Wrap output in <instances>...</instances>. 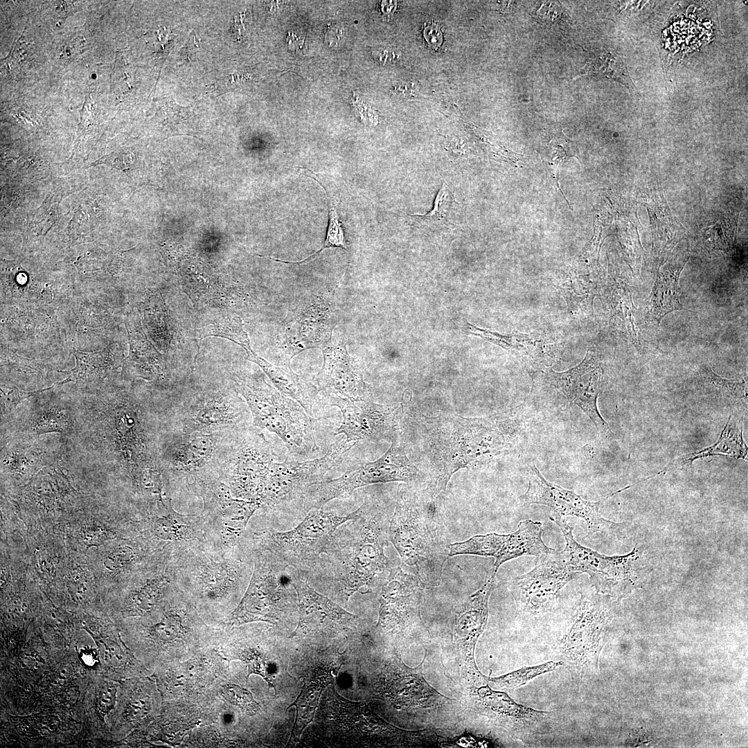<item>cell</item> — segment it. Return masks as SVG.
Wrapping results in <instances>:
<instances>
[{"label": "cell", "mask_w": 748, "mask_h": 748, "mask_svg": "<svg viewBox=\"0 0 748 748\" xmlns=\"http://www.w3.org/2000/svg\"><path fill=\"white\" fill-rule=\"evenodd\" d=\"M358 515L339 526L325 553L301 578L321 583L344 603L355 592L371 591L393 567L384 553L392 516L389 506L372 497Z\"/></svg>", "instance_id": "obj_1"}, {"label": "cell", "mask_w": 748, "mask_h": 748, "mask_svg": "<svg viewBox=\"0 0 748 748\" xmlns=\"http://www.w3.org/2000/svg\"><path fill=\"white\" fill-rule=\"evenodd\" d=\"M510 414L464 418L457 414L431 418L436 427L429 434L431 477L426 490L444 499L452 476L463 468L487 465L508 449L517 431Z\"/></svg>", "instance_id": "obj_2"}, {"label": "cell", "mask_w": 748, "mask_h": 748, "mask_svg": "<svg viewBox=\"0 0 748 748\" xmlns=\"http://www.w3.org/2000/svg\"><path fill=\"white\" fill-rule=\"evenodd\" d=\"M443 499L425 489H398L389 528V540L402 562L427 588L438 586L450 557L442 516Z\"/></svg>", "instance_id": "obj_3"}, {"label": "cell", "mask_w": 748, "mask_h": 748, "mask_svg": "<svg viewBox=\"0 0 748 748\" xmlns=\"http://www.w3.org/2000/svg\"><path fill=\"white\" fill-rule=\"evenodd\" d=\"M253 569L251 554L242 545L235 550L224 551L206 540L178 555L175 576L180 591L222 602L247 589Z\"/></svg>", "instance_id": "obj_4"}, {"label": "cell", "mask_w": 748, "mask_h": 748, "mask_svg": "<svg viewBox=\"0 0 748 748\" xmlns=\"http://www.w3.org/2000/svg\"><path fill=\"white\" fill-rule=\"evenodd\" d=\"M233 385L249 409L253 426L276 434L292 454L308 456L318 449L315 420L296 401L262 375L237 373Z\"/></svg>", "instance_id": "obj_5"}, {"label": "cell", "mask_w": 748, "mask_h": 748, "mask_svg": "<svg viewBox=\"0 0 748 748\" xmlns=\"http://www.w3.org/2000/svg\"><path fill=\"white\" fill-rule=\"evenodd\" d=\"M319 725L326 738L341 746H415L431 735L427 729L407 731L374 713L364 702L341 697L334 686L323 695Z\"/></svg>", "instance_id": "obj_6"}, {"label": "cell", "mask_w": 748, "mask_h": 748, "mask_svg": "<svg viewBox=\"0 0 748 748\" xmlns=\"http://www.w3.org/2000/svg\"><path fill=\"white\" fill-rule=\"evenodd\" d=\"M161 428L186 434H212L252 425L249 409L233 385H214L175 395L164 404Z\"/></svg>", "instance_id": "obj_7"}, {"label": "cell", "mask_w": 748, "mask_h": 748, "mask_svg": "<svg viewBox=\"0 0 748 748\" xmlns=\"http://www.w3.org/2000/svg\"><path fill=\"white\" fill-rule=\"evenodd\" d=\"M234 431L186 434L161 429L159 461L169 490L173 483L199 497L213 480L220 479L219 459Z\"/></svg>", "instance_id": "obj_8"}, {"label": "cell", "mask_w": 748, "mask_h": 748, "mask_svg": "<svg viewBox=\"0 0 748 748\" xmlns=\"http://www.w3.org/2000/svg\"><path fill=\"white\" fill-rule=\"evenodd\" d=\"M359 512L358 508L346 515H339L323 508H314L290 530L264 528L249 535L245 532L242 542L271 553L303 576L325 553L337 528L356 517Z\"/></svg>", "instance_id": "obj_9"}, {"label": "cell", "mask_w": 748, "mask_h": 748, "mask_svg": "<svg viewBox=\"0 0 748 748\" xmlns=\"http://www.w3.org/2000/svg\"><path fill=\"white\" fill-rule=\"evenodd\" d=\"M253 569L249 585L229 622L240 625L264 621L278 625L287 622L295 609L289 566L271 553L244 545Z\"/></svg>", "instance_id": "obj_10"}, {"label": "cell", "mask_w": 748, "mask_h": 748, "mask_svg": "<svg viewBox=\"0 0 748 748\" xmlns=\"http://www.w3.org/2000/svg\"><path fill=\"white\" fill-rule=\"evenodd\" d=\"M262 431L253 425L234 431L224 446L219 478L235 498L258 503L262 495L275 461L272 445Z\"/></svg>", "instance_id": "obj_11"}, {"label": "cell", "mask_w": 748, "mask_h": 748, "mask_svg": "<svg viewBox=\"0 0 748 748\" xmlns=\"http://www.w3.org/2000/svg\"><path fill=\"white\" fill-rule=\"evenodd\" d=\"M549 519L562 532L565 547L561 552L567 563L576 573L587 574L597 593L620 600L639 587L641 551L636 546L625 555L600 554L576 540L565 517L553 513Z\"/></svg>", "instance_id": "obj_12"}, {"label": "cell", "mask_w": 748, "mask_h": 748, "mask_svg": "<svg viewBox=\"0 0 748 748\" xmlns=\"http://www.w3.org/2000/svg\"><path fill=\"white\" fill-rule=\"evenodd\" d=\"M390 448L377 460L351 469L332 479H324L309 486L301 495L305 513L321 508L330 501L355 489L375 483L411 482L422 478V474L408 458L396 434Z\"/></svg>", "instance_id": "obj_13"}, {"label": "cell", "mask_w": 748, "mask_h": 748, "mask_svg": "<svg viewBox=\"0 0 748 748\" xmlns=\"http://www.w3.org/2000/svg\"><path fill=\"white\" fill-rule=\"evenodd\" d=\"M607 621V611L600 596L582 593L571 624L555 647L560 661L578 679L597 669L602 634Z\"/></svg>", "instance_id": "obj_14"}, {"label": "cell", "mask_w": 748, "mask_h": 748, "mask_svg": "<svg viewBox=\"0 0 748 748\" xmlns=\"http://www.w3.org/2000/svg\"><path fill=\"white\" fill-rule=\"evenodd\" d=\"M355 444L348 443L342 437L333 443L323 456L302 462L287 459L274 461L258 502L260 509L273 510L299 499L309 486L324 480L326 473L341 463L343 455Z\"/></svg>", "instance_id": "obj_15"}, {"label": "cell", "mask_w": 748, "mask_h": 748, "mask_svg": "<svg viewBox=\"0 0 748 748\" xmlns=\"http://www.w3.org/2000/svg\"><path fill=\"white\" fill-rule=\"evenodd\" d=\"M199 497L206 540L224 551L240 548L247 524L260 509L258 503L233 497L220 479L213 481Z\"/></svg>", "instance_id": "obj_16"}, {"label": "cell", "mask_w": 748, "mask_h": 748, "mask_svg": "<svg viewBox=\"0 0 748 748\" xmlns=\"http://www.w3.org/2000/svg\"><path fill=\"white\" fill-rule=\"evenodd\" d=\"M537 560L533 569L511 582L517 608L526 616H537L551 611L562 589L576 575L562 552L555 550Z\"/></svg>", "instance_id": "obj_17"}, {"label": "cell", "mask_w": 748, "mask_h": 748, "mask_svg": "<svg viewBox=\"0 0 748 748\" xmlns=\"http://www.w3.org/2000/svg\"><path fill=\"white\" fill-rule=\"evenodd\" d=\"M528 482L526 491L519 497L522 503L544 505L550 508L553 513L562 517L573 516L583 519L587 526V536L613 530L622 525L603 518L601 509L609 497L632 486H626L598 501H590L572 490L547 481L535 464L530 467Z\"/></svg>", "instance_id": "obj_18"}, {"label": "cell", "mask_w": 748, "mask_h": 748, "mask_svg": "<svg viewBox=\"0 0 748 748\" xmlns=\"http://www.w3.org/2000/svg\"><path fill=\"white\" fill-rule=\"evenodd\" d=\"M543 526L540 522L522 521L517 529L510 534L496 533L477 535L468 540L449 544V556L475 555L495 559V571L504 563L521 557L542 558L555 549L547 546L542 540Z\"/></svg>", "instance_id": "obj_19"}, {"label": "cell", "mask_w": 748, "mask_h": 748, "mask_svg": "<svg viewBox=\"0 0 748 748\" xmlns=\"http://www.w3.org/2000/svg\"><path fill=\"white\" fill-rule=\"evenodd\" d=\"M496 573L494 571L479 590L454 609V639L461 661L463 676L469 687L489 682L488 677L479 671L475 663L474 651L487 625L488 601L496 587Z\"/></svg>", "instance_id": "obj_20"}, {"label": "cell", "mask_w": 748, "mask_h": 748, "mask_svg": "<svg viewBox=\"0 0 748 748\" xmlns=\"http://www.w3.org/2000/svg\"><path fill=\"white\" fill-rule=\"evenodd\" d=\"M337 323L333 292L318 291L304 299L294 310L293 321L286 328L283 348L287 362L304 350L321 349L331 341Z\"/></svg>", "instance_id": "obj_21"}, {"label": "cell", "mask_w": 748, "mask_h": 748, "mask_svg": "<svg viewBox=\"0 0 748 748\" xmlns=\"http://www.w3.org/2000/svg\"><path fill=\"white\" fill-rule=\"evenodd\" d=\"M546 381L558 389L571 404L578 406L604 436L612 431L600 415L597 400L603 382V369L600 354L594 346H589L583 360L563 372L547 369Z\"/></svg>", "instance_id": "obj_22"}, {"label": "cell", "mask_w": 748, "mask_h": 748, "mask_svg": "<svg viewBox=\"0 0 748 748\" xmlns=\"http://www.w3.org/2000/svg\"><path fill=\"white\" fill-rule=\"evenodd\" d=\"M425 587L414 575L393 566L380 594L377 632L396 634L421 623L420 605Z\"/></svg>", "instance_id": "obj_23"}, {"label": "cell", "mask_w": 748, "mask_h": 748, "mask_svg": "<svg viewBox=\"0 0 748 748\" xmlns=\"http://www.w3.org/2000/svg\"><path fill=\"white\" fill-rule=\"evenodd\" d=\"M468 695L477 712L519 739L541 733L553 720L551 712L519 704L488 683L469 687Z\"/></svg>", "instance_id": "obj_24"}, {"label": "cell", "mask_w": 748, "mask_h": 748, "mask_svg": "<svg viewBox=\"0 0 748 748\" xmlns=\"http://www.w3.org/2000/svg\"><path fill=\"white\" fill-rule=\"evenodd\" d=\"M297 595L299 621L291 637L309 634H332L355 627L359 618L319 593L297 571L289 567Z\"/></svg>", "instance_id": "obj_25"}, {"label": "cell", "mask_w": 748, "mask_h": 748, "mask_svg": "<svg viewBox=\"0 0 748 748\" xmlns=\"http://www.w3.org/2000/svg\"><path fill=\"white\" fill-rule=\"evenodd\" d=\"M425 650L422 661L416 667L407 666L398 657L385 668L380 679L378 691L398 709L438 708L454 701L440 693L425 680L422 673L427 657V650Z\"/></svg>", "instance_id": "obj_26"}, {"label": "cell", "mask_w": 748, "mask_h": 748, "mask_svg": "<svg viewBox=\"0 0 748 748\" xmlns=\"http://www.w3.org/2000/svg\"><path fill=\"white\" fill-rule=\"evenodd\" d=\"M341 412L342 420L335 434H343L348 443L377 441L395 435L394 413L386 406L373 402V397L355 400H332Z\"/></svg>", "instance_id": "obj_27"}, {"label": "cell", "mask_w": 748, "mask_h": 748, "mask_svg": "<svg viewBox=\"0 0 748 748\" xmlns=\"http://www.w3.org/2000/svg\"><path fill=\"white\" fill-rule=\"evenodd\" d=\"M323 365L314 377L319 391L329 395L331 400H350L373 397L369 386L363 380L362 372L349 355L346 344L330 341L321 349Z\"/></svg>", "instance_id": "obj_28"}, {"label": "cell", "mask_w": 748, "mask_h": 748, "mask_svg": "<svg viewBox=\"0 0 748 748\" xmlns=\"http://www.w3.org/2000/svg\"><path fill=\"white\" fill-rule=\"evenodd\" d=\"M150 533L163 549L175 557L193 544L206 540L202 515H184L175 511L170 496L157 501L153 507Z\"/></svg>", "instance_id": "obj_29"}, {"label": "cell", "mask_w": 748, "mask_h": 748, "mask_svg": "<svg viewBox=\"0 0 748 748\" xmlns=\"http://www.w3.org/2000/svg\"><path fill=\"white\" fill-rule=\"evenodd\" d=\"M469 328L474 335L515 355L531 376L538 372L546 371L557 359L558 348L555 344L544 336L517 332L502 335L470 324Z\"/></svg>", "instance_id": "obj_30"}, {"label": "cell", "mask_w": 748, "mask_h": 748, "mask_svg": "<svg viewBox=\"0 0 748 748\" xmlns=\"http://www.w3.org/2000/svg\"><path fill=\"white\" fill-rule=\"evenodd\" d=\"M239 345L245 350L246 359L259 366L278 391L296 401L310 416H314L313 409L319 392L315 385L293 372L290 366H277L258 355L251 349L249 337L242 339Z\"/></svg>", "instance_id": "obj_31"}, {"label": "cell", "mask_w": 748, "mask_h": 748, "mask_svg": "<svg viewBox=\"0 0 748 748\" xmlns=\"http://www.w3.org/2000/svg\"><path fill=\"white\" fill-rule=\"evenodd\" d=\"M610 313V322L627 337L639 353L643 351V339L636 322L635 308L631 292L620 280L614 279L603 295Z\"/></svg>", "instance_id": "obj_32"}, {"label": "cell", "mask_w": 748, "mask_h": 748, "mask_svg": "<svg viewBox=\"0 0 748 748\" xmlns=\"http://www.w3.org/2000/svg\"><path fill=\"white\" fill-rule=\"evenodd\" d=\"M686 262L670 263L657 271L647 306L648 319L656 326L668 314L685 310L679 301V278Z\"/></svg>", "instance_id": "obj_33"}, {"label": "cell", "mask_w": 748, "mask_h": 748, "mask_svg": "<svg viewBox=\"0 0 748 748\" xmlns=\"http://www.w3.org/2000/svg\"><path fill=\"white\" fill-rule=\"evenodd\" d=\"M333 681L332 669L326 667L317 668L310 678L305 680L299 695L290 706H296V714L287 747L299 740L303 729L314 719L322 691Z\"/></svg>", "instance_id": "obj_34"}, {"label": "cell", "mask_w": 748, "mask_h": 748, "mask_svg": "<svg viewBox=\"0 0 748 748\" xmlns=\"http://www.w3.org/2000/svg\"><path fill=\"white\" fill-rule=\"evenodd\" d=\"M742 418L731 413L718 440L702 449L684 455L677 460L682 465L715 455L729 456L736 458L747 459V447L742 436Z\"/></svg>", "instance_id": "obj_35"}, {"label": "cell", "mask_w": 748, "mask_h": 748, "mask_svg": "<svg viewBox=\"0 0 748 748\" xmlns=\"http://www.w3.org/2000/svg\"><path fill=\"white\" fill-rule=\"evenodd\" d=\"M75 366L69 371L68 377L57 384L61 385L71 381L76 382H91L104 379L109 373L112 363L108 350L96 353H82L74 350Z\"/></svg>", "instance_id": "obj_36"}, {"label": "cell", "mask_w": 748, "mask_h": 748, "mask_svg": "<svg viewBox=\"0 0 748 748\" xmlns=\"http://www.w3.org/2000/svg\"><path fill=\"white\" fill-rule=\"evenodd\" d=\"M549 136L541 156L549 180L561 190L558 184L559 167L568 157H578L577 146L573 141L566 137L562 131Z\"/></svg>", "instance_id": "obj_37"}, {"label": "cell", "mask_w": 748, "mask_h": 748, "mask_svg": "<svg viewBox=\"0 0 748 748\" xmlns=\"http://www.w3.org/2000/svg\"><path fill=\"white\" fill-rule=\"evenodd\" d=\"M305 169L309 172V174L303 172V175L316 181L323 189L326 195V199L327 202L326 204L328 211V224L327 227L326 238L323 245L318 251L310 255L308 257L305 258L303 260L299 261H285L269 257V258L275 261H278L284 263L301 264L309 261L310 259H311L314 256H317L319 253H321L323 250L332 247H341L345 250H347L348 249L343 223L340 220L339 215L337 211L336 208L332 202V199L328 196L326 192V189L324 188L320 181L315 177L314 173L311 170H308L306 168Z\"/></svg>", "instance_id": "obj_38"}, {"label": "cell", "mask_w": 748, "mask_h": 748, "mask_svg": "<svg viewBox=\"0 0 748 748\" xmlns=\"http://www.w3.org/2000/svg\"><path fill=\"white\" fill-rule=\"evenodd\" d=\"M607 77L618 81L629 89H633L627 69L621 57L611 51L601 52L590 60L584 68L582 75Z\"/></svg>", "instance_id": "obj_39"}, {"label": "cell", "mask_w": 748, "mask_h": 748, "mask_svg": "<svg viewBox=\"0 0 748 748\" xmlns=\"http://www.w3.org/2000/svg\"><path fill=\"white\" fill-rule=\"evenodd\" d=\"M571 312H591L596 284L588 278H571L559 287Z\"/></svg>", "instance_id": "obj_40"}, {"label": "cell", "mask_w": 748, "mask_h": 748, "mask_svg": "<svg viewBox=\"0 0 748 748\" xmlns=\"http://www.w3.org/2000/svg\"><path fill=\"white\" fill-rule=\"evenodd\" d=\"M454 195L452 187L444 181L437 193L433 208L422 215H409L416 226H442L449 220L453 207Z\"/></svg>", "instance_id": "obj_41"}, {"label": "cell", "mask_w": 748, "mask_h": 748, "mask_svg": "<svg viewBox=\"0 0 748 748\" xmlns=\"http://www.w3.org/2000/svg\"><path fill=\"white\" fill-rule=\"evenodd\" d=\"M563 666L562 661H551L542 664L524 667L509 673L495 677L488 676V681L500 690H515L520 688L533 679L552 672Z\"/></svg>", "instance_id": "obj_42"}, {"label": "cell", "mask_w": 748, "mask_h": 748, "mask_svg": "<svg viewBox=\"0 0 748 748\" xmlns=\"http://www.w3.org/2000/svg\"><path fill=\"white\" fill-rule=\"evenodd\" d=\"M185 616L183 609L175 607L166 610L161 620L152 627L154 637L164 643L180 638L185 629Z\"/></svg>", "instance_id": "obj_43"}, {"label": "cell", "mask_w": 748, "mask_h": 748, "mask_svg": "<svg viewBox=\"0 0 748 748\" xmlns=\"http://www.w3.org/2000/svg\"><path fill=\"white\" fill-rule=\"evenodd\" d=\"M702 375L705 382L713 389L731 398H747V382L741 379H727L716 373L709 367H704Z\"/></svg>", "instance_id": "obj_44"}, {"label": "cell", "mask_w": 748, "mask_h": 748, "mask_svg": "<svg viewBox=\"0 0 748 748\" xmlns=\"http://www.w3.org/2000/svg\"><path fill=\"white\" fill-rule=\"evenodd\" d=\"M139 558L136 549L122 546L113 550L105 558L104 564L110 571H120L132 566Z\"/></svg>", "instance_id": "obj_45"}, {"label": "cell", "mask_w": 748, "mask_h": 748, "mask_svg": "<svg viewBox=\"0 0 748 748\" xmlns=\"http://www.w3.org/2000/svg\"><path fill=\"white\" fill-rule=\"evenodd\" d=\"M61 198L59 195H51L37 210L34 223L36 224L35 226L37 224H42L40 227L42 231L45 227L46 230H48L57 220V208Z\"/></svg>", "instance_id": "obj_46"}, {"label": "cell", "mask_w": 748, "mask_h": 748, "mask_svg": "<svg viewBox=\"0 0 748 748\" xmlns=\"http://www.w3.org/2000/svg\"><path fill=\"white\" fill-rule=\"evenodd\" d=\"M222 693L225 699L249 713H254L258 709L251 694L238 686L229 685L224 687Z\"/></svg>", "instance_id": "obj_47"}, {"label": "cell", "mask_w": 748, "mask_h": 748, "mask_svg": "<svg viewBox=\"0 0 748 748\" xmlns=\"http://www.w3.org/2000/svg\"><path fill=\"white\" fill-rule=\"evenodd\" d=\"M51 389L39 390L37 391H25L11 388L4 385L1 386V413H9L14 410L23 400L33 396L37 393Z\"/></svg>", "instance_id": "obj_48"}, {"label": "cell", "mask_w": 748, "mask_h": 748, "mask_svg": "<svg viewBox=\"0 0 748 748\" xmlns=\"http://www.w3.org/2000/svg\"><path fill=\"white\" fill-rule=\"evenodd\" d=\"M134 159L130 152L121 151L112 152L102 157L91 163L90 166L105 164L121 170H128L132 168Z\"/></svg>", "instance_id": "obj_49"}, {"label": "cell", "mask_w": 748, "mask_h": 748, "mask_svg": "<svg viewBox=\"0 0 748 748\" xmlns=\"http://www.w3.org/2000/svg\"><path fill=\"white\" fill-rule=\"evenodd\" d=\"M246 662L248 666L249 675L256 673L261 675L270 687L274 688L272 683L273 679L268 671L267 661L263 656L256 651L252 652L247 655Z\"/></svg>", "instance_id": "obj_50"}, {"label": "cell", "mask_w": 748, "mask_h": 748, "mask_svg": "<svg viewBox=\"0 0 748 748\" xmlns=\"http://www.w3.org/2000/svg\"><path fill=\"white\" fill-rule=\"evenodd\" d=\"M83 540L90 545H98L107 538V533L98 526H89L83 531Z\"/></svg>", "instance_id": "obj_51"}, {"label": "cell", "mask_w": 748, "mask_h": 748, "mask_svg": "<svg viewBox=\"0 0 748 748\" xmlns=\"http://www.w3.org/2000/svg\"><path fill=\"white\" fill-rule=\"evenodd\" d=\"M424 36L428 44L432 48H438L443 42V34L439 26L431 24L428 25L424 30Z\"/></svg>", "instance_id": "obj_52"}]
</instances>
